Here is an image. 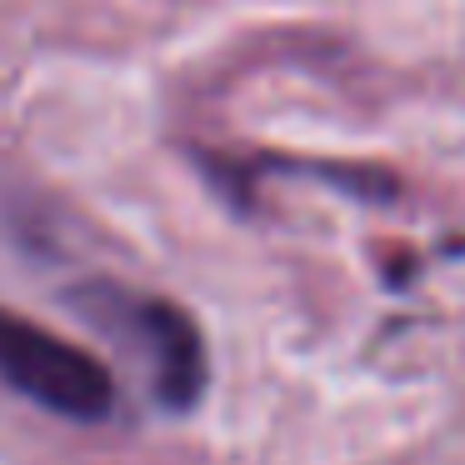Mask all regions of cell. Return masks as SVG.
Wrapping results in <instances>:
<instances>
[{"label": "cell", "instance_id": "obj_1", "mask_svg": "<svg viewBox=\"0 0 465 465\" xmlns=\"http://www.w3.org/2000/svg\"><path fill=\"white\" fill-rule=\"evenodd\" d=\"M71 301L105 335L135 345L145 375H151L155 401L165 411H191L205 395V341L195 331V321L175 301L135 295V291H121V285H105V281L75 285Z\"/></svg>", "mask_w": 465, "mask_h": 465}, {"label": "cell", "instance_id": "obj_2", "mask_svg": "<svg viewBox=\"0 0 465 465\" xmlns=\"http://www.w3.org/2000/svg\"><path fill=\"white\" fill-rule=\"evenodd\" d=\"M0 385L75 425L115 415V375L105 361L15 311H0Z\"/></svg>", "mask_w": 465, "mask_h": 465}]
</instances>
